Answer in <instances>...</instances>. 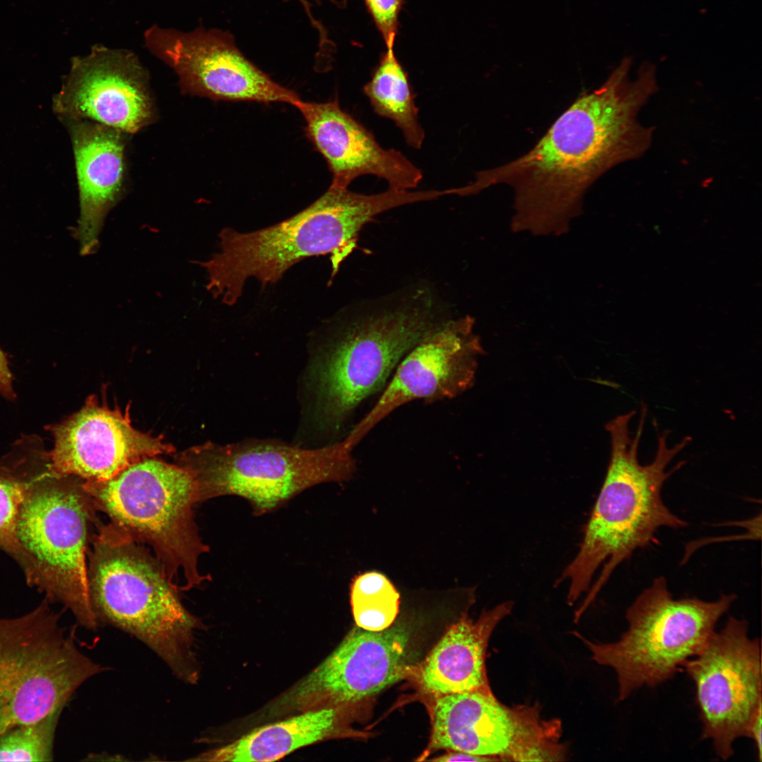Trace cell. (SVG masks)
Returning <instances> with one entry per match:
<instances>
[{
	"label": "cell",
	"instance_id": "29",
	"mask_svg": "<svg viewBox=\"0 0 762 762\" xmlns=\"http://www.w3.org/2000/svg\"><path fill=\"white\" fill-rule=\"evenodd\" d=\"M428 760L438 762L495 761L493 758L490 757L478 756L464 751L454 750H447V752L446 754Z\"/></svg>",
	"mask_w": 762,
	"mask_h": 762
},
{
	"label": "cell",
	"instance_id": "3",
	"mask_svg": "<svg viewBox=\"0 0 762 762\" xmlns=\"http://www.w3.org/2000/svg\"><path fill=\"white\" fill-rule=\"evenodd\" d=\"M635 414L632 410L619 415L605 425L611 442L607 473L579 552L559 579L568 581V600L573 603L590 588L593 576L603 565L583 608L594 600L620 563L654 541L658 529L687 526L665 504L661 493L664 483L684 461L669 471L667 466L691 438L686 436L670 447V430L658 433L655 457L642 465L638 452L647 414L645 404H641L639 425L631 437L629 423Z\"/></svg>",
	"mask_w": 762,
	"mask_h": 762
},
{
	"label": "cell",
	"instance_id": "5",
	"mask_svg": "<svg viewBox=\"0 0 762 762\" xmlns=\"http://www.w3.org/2000/svg\"><path fill=\"white\" fill-rule=\"evenodd\" d=\"M394 205L388 190L365 195L330 185L308 207L277 224L248 233L224 228L219 252L201 263L208 274L207 289L233 306L247 279L254 277L266 286L308 257L331 254L336 272L362 227Z\"/></svg>",
	"mask_w": 762,
	"mask_h": 762
},
{
	"label": "cell",
	"instance_id": "23",
	"mask_svg": "<svg viewBox=\"0 0 762 762\" xmlns=\"http://www.w3.org/2000/svg\"><path fill=\"white\" fill-rule=\"evenodd\" d=\"M350 603L356 626L378 631L394 622L399 611L400 594L383 574L368 572L352 581Z\"/></svg>",
	"mask_w": 762,
	"mask_h": 762
},
{
	"label": "cell",
	"instance_id": "20",
	"mask_svg": "<svg viewBox=\"0 0 762 762\" xmlns=\"http://www.w3.org/2000/svg\"><path fill=\"white\" fill-rule=\"evenodd\" d=\"M507 601L482 612L476 620L463 614L445 631L411 677L430 697L468 691L491 692L485 668L490 637L512 609Z\"/></svg>",
	"mask_w": 762,
	"mask_h": 762
},
{
	"label": "cell",
	"instance_id": "14",
	"mask_svg": "<svg viewBox=\"0 0 762 762\" xmlns=\"http://www.w3.org/2000/svg\"><path fill=\"white\" fill-rule=\"evenodd\" d=\"M475 320L449 319L418 343L401 361L378 401L344 438L352 449L381 421L416 399H454L474 384L484 353L474 332Z\"/></svg>",
	"mask_w": 762,
	"mask_h": 762
},
{
	"label": "cell",
	"instance_id": "27",
	"mask_svg": "<svg viewBox=\"0 0 762 762\" xmlns=\"http://www.w3.org/2000/svg\"><path fill=\"white\" fill-rule=\"evenodd\" d=\"M13 380L7 356L0 348V394L9 400H13L16 397L13 387Z\"/></svg>",
	"mask_w": 762,
	"mask_h": 762
},
{
	"label": "cell",
	"instance_id": "1",
	"mask_svg": "<svg viewBox=\"0 0 762 762\" xmlns=\"http://www.w3.org/2000/svg\"><path fill=\"white\" fill-rule=\"evenodd\" d=\"M631 64L624 58L602 85L581 93L526 153L476 174L478 193L502 183L514 189L513 232H569L589 187L650 147L653 130L638 115L658 90L655 68L645 62L631 80Z\"/></svg>",
	"mask_w": 762,
	"mask_h": 762
},
{
	"label": "cell",
	"instance_id": "18",
	"mask_svg": "<svg viewBox=\"0 0 762 762\" xmlns=\"http://www.w3.org/2000/svg\"><path fill=\"white\" fill-rule=\"evenodd\" d=\"M294 107L303 117L306 136L327 164L331 186L348 188L363 175L382 179L389 188L401 190L413 189L421 182V170L401 152L383 148L341 108L337 98L325 102L301 99Z\"/></svg>",
	"mask_w": 762,
	"mask_h": 762
},
{
	"label": "cell",
	"instance_id": "6",
	"mask_svg": "<svg viewBox=\"0 0 762 762\" xmlns=\"http://www.w3.org/2000/svg\"><path fill=\"white\" fill-rule=\"evenodd\" d=\"M26 480L16 526L18 563L28 583L49 602L71 610L83 627L95 629L99 620L88 586L87 548L95 506L84 480L59 473L42 452L39 469L20 461Z\"/></svg>",
	"mask_w": 762,
	"mask_h": 762
},
{
	"label": "cell",
	"instance_id": "17",
	"mask_svg": "<svg viewBox=\"0 0 762 762\" xmlns=\"http://www.w3.org/2000/svg\"><path fill=\"white\" fill-rule=\"evenodd\" d=\"M47 430L54 440L47 452L49 466L85 481L109 480L143 459L174 451L161 437L135 429L128 413L102 406L93 397Z\"/></svg>",
	"mask_w": 762,
	"mask_h": 762
},
{
	"label": "cell",
	"instance_id": "4",
	"mask_svg": "<svg viewBox=\"0 0 762 762\" xmlns=\"http://www.w3.org/2000/svg\"><path fill=\"white\" fill-rule=\"evenodd\" d=\"M96 525L87 553V577L98 620L141 641L180 680L196 683L194 641L200 620L183 606L159 561L146 548L112 522Z\"/></svg>",
	"mask_w": 762,
	"mask_h": 762
},
{
	"label": "cell",
	"instance_id": "12",
	"mask_svg": "<svg viewBox=\"0 0 762 762\" xmlns=\"http://www.w3.org/2000/svg\"><path fill=\"white\" fill-rule=\"evenodd\" d=\"M683 667L694 684L701 739L711 740L717 756L727 760L762 706L760 640L749 637L746 620L730 617Z\"/></svg>",
	"mask_w": 762,
	"mask_h": 762
},
{
	"label": "cell",
	"instance_id": "28",
	"mask_svg": "<svg viewBox=\"0 0 762 762\" xmlns=\"http://www.w3.org/2000/svg\"><path fill=\"white\" fill-rule=\"evenodd\" d=\"M762 706H760L751 717L746 730V737L751 738L754 743L759 761L761 760L762 742H761V718Z\"/></svg>",
	"mask_w": 762,
	"mask_h": 762
},
{
	"label": "cell",
	"instance_id": "24",
	"mask_svg": "<svg viewBox=\"0 0 762 762\" xmlns=\"http://www.w3.org/2000/svg\"><path fill=\"white\" fill-rule=\"evenodd\" d=\"M63 709L0 734V761H53L55 732Z\"/></svg>",
	"mask_w": 762,
	"mask_h": 762
},
{
	"label": "cell",
	"instance_id": "25",
	"mask_svg": "<svg viewBox=\"0 0 762 762\" xmlns=\"http://www.w3.org/2000/svg\"><path fill=\"white\" fill-rule=\"evenodd\" d=\"M26 480L18 464L0 467V549L17 560V517L24 498Z\"/></svg>",
	"mask_w": 762,
	"mask_h": 762
},
{
	"label": "cell",
	"instance_id": "22",
	"mask_svg": "<svg viewBox=\"0 0 762 762\" xmlns=\"http://www.w3.org/2000/svg\"><path fill=\"white\" fill-rule=\"evenodd\" d=\"M363 91L374 112L392 120L410 147L421 148L425 131L419 122L415 95L394 48L386 49Z\"/></svg>",
	"mask_w": 762,
	"mask_h": 762
},
{
	"label": "cell",
	"instance_id": "7",
	"mask_svg": "<svg viewBox=\"0 0 762 762\" xmlns=\"http://www.w3.org/2000/svg\"><path fill=\"white\" fill-rule=\"evenodd\" d=\"M84 486L95 509L153 549L177 591L198 588L210 579L199 568V560L210 547L195 521L198 489L188 469L147 457L109 480H84Z\"/></svg>",
	"mask_w": 762,
	"mask_h": 762
},
{
	"label": "cell",
	"instance_id": "21",
	"mask_svg": "<svg viewBox=\"0 0 762 762\" xmlns=\"http://www.w3.org/2000/svg\"><path fill=\"white\" fill-rule=\"evenodd\" d=\"M353 716L336 708H322L294 714L255 728L224 746L189 761H274L301 748L325 740L357 736L349 727Z\"/></svg>",
	"mask_w": 762,
	"mask_h": 762
},
{
	"label": "cell",
	"instance_id": "9",
	"mask_svg": "<svg viewBox=\"0 0 762 762\" xmlns=\"http://www.w3.org/2000/svg\"><path fill=\"white\" fill-rule=\"evenodd\" d=\"M735 600L733 593L714 601L675 599L665 577L658 576L627 610L628 628L618 641L595 643L574 634L597 663L615 671L622 701L643 687L671 679L702 648Z\"/></svg>",
	"mask_w": 762,
	"mask_h": 762
},
{
	"label": "cell",
	"instance_id": "10",
	"mask_svg": "<svg viewBox=\"0 0 762 762\" xmlns=\"http://www.w3.org/2000/svg\"><path fill=\"white\" fill-rule=\"evenodd\" d=\"M49 603L0 619V734L64 709L84 682L105 669L78 648Z\"/></svg>",
	"mask_w": 762,
	"mask_h": 762
},
{
	"label": "cell",
	"instance_id": "15",
	"mask_svg": "<svg viewBox=\"0 0 762 762\" xmlns=\"http://www.w3.org/2000/svg\"><path fill=\"white\" fill-rule=\"evenodd\" d=\"M147 75L132 52L95 45L72 59L68 74L53 97L61 120H89L135 133L152 119Z\"/></svg>",
	"mask_w": 762,
	"mask_h": 762
},
{
	"label": "cell",
	"instance_id": "8",
	"mask_svg": "<svg viewBox=\"0 0 762 762\" xmlns=\"http://www.w3.org/2000/svg\"><path fill=\"white\" fill-rule=\"evenodd\" d=\"M352 450L344 440L311 449L274 440L207 442L180 453L176 461L192 473L199 502L237 496L261 516L311 487L349 480L356 471Z\"/></svg>",
	"mask_w": 762,
	"mask_h": 762
},
{
	"label": "cell",
	"instance_id": "11",
	"mask_svg": "<svg viewBox=\"0 0 762 762\" xmlns=\"http://www.w3.org/2000/svg\"><path fill=\"white\" fill-rule=\"evenodd\" d=\"M412 627L393 623L378 631L353 627L312 672L263 711L267 718L322 708L353 715L385 689L411 677Z\"/></svg>",
	"mask_w": 762,
	"mask_h": 762
},
{
	"label": "cell",
	"instance_id": "13",
	"mask_svg": "<svg viewBox=\"0 0 762 762\" xmlns=\"http://www.w3.org/2000/svg\"><path fill=\"white\" fill-rule=\"evenodd\" d=\"M144 41L174 70L183 90L193 95L293 106L301 100L248 59L227 32L204 28L183 32L153 25L146 30Z\"/></svg>",
	"mask_w": 762,
	"mask_h": 762
},
{
	"label": "cell",
	"instance_id": "19",
	"mask_svg": "<svg viewBox=\"0 0 762 762\" xmlns=\"http://www.w3.org/2000/svg\"><path fill=\"white\" fill-rule=\"evenodd\" d=\"M62 121L71 135L78 185L75 237L80 253L88 255L97 248L104 218L123 188L124 133L89 120Z\"/></svg>",
	"mask_w": 762,
	"mask_h": 762
},
{
	"label": "cell",
	"instance_id": "16",
	"mask_svg": "<svg viewBox=\"0 0 762 762\" xmlns=\"http://www.w3.org/2000/svg\"><path fill=\"white\" fill-rule=\"evenodd\" d=\"M430 699L431 735L420 760L446 749L495 761H528L541 742L543 726L537 711L507 708L492 691L455 693Z\"/></svg>",
	"mask_w": 762,
	"mask_h": 762
},
{
	"label": "cell",
	"instance_id": "26",
	"mask_svg": "<svg viewBox=\"0 0 762 762\" xmlns=\"http://www.w3.org/2000/svg\"><path fill=\"white\" fill-rule=\"evenodd\" d=\"M385 42L394 48L403 0H363Z\"/></svg>",
	"mask_w": 762,
	"mask_h": 762
},
{
	"label": "cell",
	"instance_id": "2",
	"mask_svg": "<svg viewBox=\"0 0 762 762\" xmlns=\"http://www.w3.org/2000/svg\"><path fill=\"white\" fill-rule=\"evenodd\" d=\"M428 288H416L336 315L325 329L306 374L310 419L337 432L365 399L386 386L402 358L445 323Z\"/></svg>",
	"mask_w": 762,
	"mask_h": 762
}]
</instances>
